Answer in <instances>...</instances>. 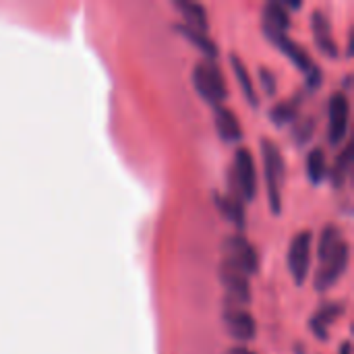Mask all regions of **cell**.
Returning <instances> with one entry per match:
<instances>
[{
  "mask_svg": "<svg viewBox=\"0 0 354 354\" xmlns=\"http://www.w3.org/2000/svg\"><path fill=\"white\" fill-rule=\"evenodd\" d=\"M193 85H195L197 93L205 102L216 104V106H222V102L228 95L222 71L214 62H207V60H201V62L195 64V68H193Z\"/></svg>",
  "mask_w": 354,
  "mask_h": 354,
  "instance_id": "6da1fadb",
  "label": "cell"
},
{
  "mask_svg": "<svg viewBox=\"0 0 354 354\" xmlns=\"http://www.w3.org/2000/svg\"><path fill=\"white\" fill-rule=\"evenodd\" d=\"M261 156H263V170H266V183H268V199L270 209L274 214H280V185L284 178V160L276 143L261 141Z\"/></svg>",
  "mask_w": 354,
  "mask_h": 354,
  "instance_id": "7a4b0ae2",
  "label": "cell"
},
{
  "mask_svg": "<svg viewBox=\"0 0 354 354\" xmlns=\"http://www.w3.org/2000/svg\"><path fill=\"white\" fill-rule=\"evenodd\" d=\"M322 261V266H319V270H317V274H315V288L317 290H328V288H332L338 280H340V276L346 272V268H348V261H351V247H348V243L342 239L324 259H319Z\"/></svg>",
  "mask_w": 354,
  "mask_h": 354,
  "instance_id": "3957f363",
  "label": "cell"
},
{
  "mask_svg": "<svg viewBox=\"0 0 354 354\" xmlns=\"http://www.w3.org/2000/svg\"><path fill=\"white\" fill-rule=\"evenodd\" d=\"M234 178L243 201H251L257 193V170L253 153L247 147H239L234 153Z\"/></svg>",
  "mask_w": 354,
  "mask_h": 354,
  "instance_id": "277c9868",
  "label": "cell"
},
{
  "mask_svg": "<svg viewBox=\"0 0 354 354\" xmlns=\"http://www.w3.org/2000/svg\"><path fill=\"white\" fill-rule=\"evenodd\" d=\"M226 253H228V257H226L224 266H228V268H232V270H236V272H241L245 276L257 272V263H259L257 261V251L247 239H243V236L228 239L226 241Z\"/></svg>",
  "mask_w": 354,
  "mask_h": 354,
  "instance_id": "5b68a950",
  "label": "cell"
},
{
  "mask_svg": "<svg viewBox=\"0 0 354 354\" xmlns=\"http://www.w3.org/2000/svg\"><path fill=\"white\" fill-rule=\"evenodd\" d=\"M311 232L309 230H301L288 249V270L295 278L297 284H303L309 272V263H311Z\"/></svg>",
  "mask_w": 354,
  "mask_h": 354,
  "instance_id": "8992f818",
  "label": "cell"
},
{
  "mask_svg": "<svg viewBox=\"0 0 354 354\" xmlns=\"http://www.w3.org/2000/svg\"><path fill=\"white\" fill-rule=\"evenodd\" d=\"M330 143L338 145L348 133V122H351V102L348 95L338 91L332 93L330 97Z\"/></svg>",
  "mask_w": 354,
  "mask_h": 354,
  "instance_id": "52a82bcc",
  "label": "cell"
},
{
  "mask_svg": "<svg viewBox=\"0 0 354 354\" xmlns=\"http://www.w3.org/2000/svg\"><path fill=\"white\" fill-rule=\"evenodd\" d=\"M226 328H228L230 336L236 338L239 342H251L257 334V324H255L253 315L241 307L226 309Z\"/></svg>",
  "mask_w": 354,
  "mask_h": 354,
  "instance_id": "ba28073f",
  "label": "cell"
},
{
  "mask_svg": "<svg viewBox=\"0 0 354 354\" xmlns=\"http://www.w3.org/2000/svg\"><path fill=\"white\" fill-rule=\"evenodd\" d=\"M268 37L272 39V41H276L278 44V48L303 71V73H307V75H315V77H322L319 73H317V68H315V64H313V60H311V56L297 44V41H292L290 37H288V33H268Z\"/></svg>",
  "mask_w": 354,
  "mask_h": 354,
  "instance_id": "9c48e42d",
  "label": "cell"
},
{
  "mask_svg": "<svg viewBox=\"0 0 354 354\" xmlns=\"http://www.w3.org/2000/svg\"><path fill=\"white\" fill-rule=\"evenodd\" d=\"M222 282L232 301H236V303L251 301V286H249V278L245 274H241L228 266H222Z\"/></svg>",
  "mask_w": 354,
  "mask_h": 354,
  "instance_id": "30bf717a",
  "label": "cell"
},
{
  "mask_svg": "<svg viewBox=\"0 0 354 354\" xmlns=\"http://www.w3.org/2000/svg\"><path fill=\"white\" fill-rule=\"evenodd\" d=\"M266 33H286L290 29V15L282 2H268L263 6Z\"/></svg>",
  "mask_w": 354,
  "mask_h": 354,
  "instance_id": "8fae6325",
  "label": "cell"
},
{
  "mask_svg": "<svg viewBox=\"0 0 354 354\" xmlns=\"http://www.w3.org/2000/svg\"><path fill=\"white\" fill-rule=\"evenodd\" d=\"M313 35H315V41L319 46V50L328 56H338V48H336V41L332 37V25H330V19L326 12L322 10H315L313 12Z\"/></svg>",
  "mask_w": 354,
  "mask_h": 354,
  "instance_id": "7c38bea8",
  "label": "cell"
},
{
  "mask_svg": "<svg viewBox=\"0 0 354 354\" xmlns=\"http://www.w3.org/2000/svg\"><path fill=\"white\" fill-rule=\"evenodd\" d=\"M216 129H218L220 137L228 143H234L243 137L239 118L234 116L232 110H228L224 106H216Z\"/></svg>",
  "mask_w": 354,
  "mask_h": 354,
  "instance_id": "4fadbf2b",
  "label": "cell"
},
{
  "mask_svg": "<svg viewBox=\"0 0 354 354\" xmlns=\"http://www.w3.org/2000/svg\"><path fill=\"white\" fill-rule=\"evenodd\" d=\"M174 4L183 12V17L187 19V27L199 29V31H207L209 19H207L205 6L201 2H195V0H176Z\"/></svg>",
  "mask_w": 354,
  "mask_h": 354,
  "instance_id": "5bb4252c",
  "label": "cell"
},
{
  "mask_svg": "<svg viewBox=\"0 0 354 354\" xmlns=\"http://www.w3.org/2000/svg\"><path fill=\"white\" fill-rule=\"evenodd\" d=\"M178 31L189 39V41H193L205 56H209V58H214L216 54H218V50H216V44H214V39L205 33V31H199V29H191V27H187V25H178Z\"/></svg>",
  "mask_w": 354,
  "mask_h": 354,
  "instance_id": "9a60e30c",
  "label": "cell"
},
{
  "mask_svg": "<svg viewBox=\"0 0 354 354\" xmlns=\"http://www.w3.org/2000/svg\"><path fill=\"white\" fill-rule=\"evenodd\" d=\"M230 62H232V71H234V75H236V79H239V83H241V89H243V93L247 95V100L253 104V106H257V93H255V85L251 83V77H249V71H247V66H245V62L239 58V56H230Z\"/></svg>",
  "mask_w": 354,
  "mask_h": 354,
  "instance_id": "2e32d148",
  "label": "cell"
},
{
  "mask_svg": "<svg viewBox=\"0 0 354 354\" xmlns=\"http://www.w3.org/2000/svg\"><path fill=\"white\" fill-rule=\"evenodd\" d=\"M326 170H328V166H326V153H324V149H319V147L311 149L309 156H307V174H309V180L313 185H319L324 180V176H326Z\"/></svg>",
  "mask_w": 354,
  "mask_h": 354,
  "instance_id": "e0dca14e",
  "label": "cell"
},
{
  "mask_svg": "<svg viewBox=\"0 0 354 354\" xmlns=\"http://www.w3.org/2000/svg\"><path fill=\"white\" fill-rule=\"evenodd\" d=\"M340 313H342V305H326L324 309H319V311L315 313V317H313V322H311V328L315 330V334H317L319 338H326L328 326H330L336 317H340Z\"/></svg>",
  "mask_w": 354,
  "mask_h": 354,
  "instance_id": "ac0fdd59",
  "label": "cell"
},
{
  "mask_svg": "<svg viewBox=\"0 0 354 354\" xmlns=\"http://www.w3.org/2000/svg\"><path fill=\"white\" fill-rule=\"evenodd\" d=\"M218 205H220V209L224 212V216L230 222H234L239 228H243V224H245V209H243V203L239 199L222 197V199H218Z\"/></svg>",
  "mask_w": 354,
  "mask_h": 354,
  "instance_id": "d6986e66",
  "label": "cell"
},
{
  "mask_svg": "<svg viewBox=\"0 0 354 354\" xmlns=\"http://www.w3.org/2000/svg\"><path fill=\"white\" fill-rule=\"evenodd\" d=\"M342 241V232H340V228H336V226H326L324 228V232H322V239H319V249H317V255H319V259H324L338 243Z\"/></svg>",
  "mask_w": 354,
  "mask_h": 354,
  "instance_id": "ffe728a7",
  "label": "cell"
},
{
  "mask_svg": "<svg viewBox=\"0 0 354 354\" xmlns=\"http://www.w3.org/2000/svg\"><path fill=\"white\" fill-rule=\"evenodd\" d=\"M351 166H353V147L346 145L340 153V158L336 160V166H334V183L336 185H342L346 180V174L351 172Z\"/></svg>",
  "mask_w": 354,
  "mask_h": 354,
  "instance_id": "44dd1931",
  "label": "cell"
},
{
  "mask_svg": "<svg viewBox=\"0 0 354 354\" xmlns=\"http://www.w3.org/2000/svg\"><path fill=\"white\" fill-rule=\"evenodd\" d=\"M270 116H272L278 124H284V122H288V120L292 118V108H290L288 104H278V106L270 112Z\"/></svg>",
  "mask_w": 354,
  "mask_h": 354,
  "instance_id": "7402d4cb",
  "label": "cell"
},
{
  "mask_svg": "<svg viewBox=\"0 0 354 354\" xmlns=\"http://www.w3.org/2000/svg\"><path fill=\"white\" fill-rule=\"evenodd\" d=\"M259 75H261V81H263L266 91H268V93H274V91H276V77L270 75V71H266V68H261Z\"/></svg>",
  "mask_w": 354,
  "mask_h": 354,
  "instance_id": "603a6c76",
  "label": "cell"
},
{
  "mask_svg": "<svg viewBox=\"0 0 354 354\" xmlns=\"http://www.w3.org/2000/svg\"><path fill=\"white\" fill-rule=\"evenodd\" d=\"M226 354H255L253 351H249V348H245V346H234V348H230Z\"/></svg>",
  "mask_w": 354,
  "mask_h": 354,
  "instance_id": "cb8c5ba5",
  "label": "cell"
},
{
  "mask_svg": "<svg viewBox=\"0 0 354 354\" xmlns=\"http://www.w3.org/2000/svg\"><path fill=\"white\" fill-rule=\"evenodd\" d=\"M351 351H353V348H351V342L346 340V342L342 344V348H340V354H351Z\"/></svg>",
  "mask_w": 354,
  "mask_h": 354,
  "instance_id": "d4e9b609",
  "label": "cell"
}]
</instances>
